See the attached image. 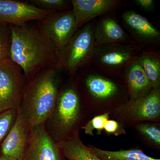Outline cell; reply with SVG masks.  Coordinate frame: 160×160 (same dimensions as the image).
Returning <instances> with one entry per match:
<instances>
[{
    "mask_svg": "<svg viewBox=\"0 0 160 160\" xmlns=\"http://www.w3.org/2000/svg\"><path fill=\"white\" fill-rule=\"evenodd\" d=\"M9 26L10 58L22 68L27 79L43 69L56 66L57 51L39 21Z\"/></svg>",
    "mask_w": 160,
    "mask_h": 160,
    "instance_id": "1",
    "label": "cell"
},
{
    "mask_svg": "<svg viewBox=\"0 0 160 160\" xmlns=\"http://www.w3.org/2000/svg\"><path fill=\"white\" fill-rule=\"evenodd\" d=\"M134 2L146 11H151L154 8L155 2L153 0H135Z\"/></svg>",
    "mask_w": 160,
    "mask_h": 160,
    "instance_id": "26",
    "label": "cell"
},
{
    "mask_svg": "<svg viewBox=\"0 0 160 160\" xmlns=\"http://www.w3.org/2000/svg\"><path fill=\"white\" fill-rule=\"evenodd\" d=\"M57 143L48 133L45 124L29 129L22 160H63Z\"/></svg>",
    "mask_w": 160,
    "mask_h": 160,
    "instance_id": "9",
    "label": "cell"
},
{
    "mask_svg": "<svg viewBox=\"0 0 160 160\" xmlns=\"http://www.w3.org/2000/svg\"><path fill=\"white\" fill-rule=\"evenodd\" d=\"M122 19L139 42L154 44L159 41V31L143 16L133 10H128L123 14Z\"/></svg>",
    "mask_w": 160,
    "mask_h": 160,
    "instance_id": "16",
    "label": "cell"
},
{
    "mask_svg": "<svg viewBox=\"0 0 160 160\" xmlns=\"http://www.w3.org/2000/svg\"><path fill=\"white\" fill-rule=\"evenodd\" d=\"M94 24L89 22L78 29L66 46L58 53L56 67L73 78L79 68L90 62L94 55L96 44Z\"/></svg>",
    "mask_w": 160,
    "mask_h": 160,
    "instance_id": "5",
    "label": "cell"
},
{
    "mask_svg": "<svg viewBox=\"0 0 160 160\" xmlns=\"http://www.w3.org/2000/svg\"><path fill=\"white\" fill-rule=\"evenodd\" d=\"M59 71L47 68L27 79L18 112L29 128L45 124L51 114L62 84Z\"/></svg>",
    "mask_w": 160,
    "mask_h": 160,
    "instance_id": "2",
    "label": "cell"
},
{
    "mask_svg": "<svg viewBox=\"0 0 160 160\" xmlns=\"http://www.w3.org/2000/svg\"><path fill=\"white\" fill-rule=\"evenodd\" d=\"M63 160H69L66 159H63Z\"/></svg>",
    "mask_w": 160,
    "mask_h": 160,
    "instance_id": "28",
    "label": "cell"
},
{
    "mask_svg": "<svg viewBox=\"0 0 160 160\" xmlns=\"http://www.w3.org/2000/svg\"><path fill=\"white\" fill-rule=\"evenodd\" d=\"M137 58L152 89H160L159 55L155 52L145 51L138 54Z\"/></svg>",
    "mask_w": 160,
    "mask_h": 160,
    "instance_id": "18",
    "label": "cell"
},
{
    "mask_svg": "<svg viewBox=\"0 0 160 160\" xmlns=\"http://www.w3.org/2000/svg\"><path fill=\"white\" fill-rule=\"evenodd\" d=\"M87 146L102 160H160L147 155L142 150L137 148L109 151L91 145Z\"/></svg>",
    "mask_w": 160,
    "mask_h": 160,
    "instance_id": "19",
    "label": "cell"
},
{
    "mask_svg": "<svg viewBox=\"0 0 160 160\" xmlns=\"http://www.w3.org/2000/svg\"><path fill=\"white\" fill-rule=\"evenodd\" d=\"M28 2L38 8L55 12L72 9L71 1L67 0H31Z\"/></svg>",
    "mask_w": 160,
    "mask_h": 160,
    "instance_id": "21",
    "label": "cell"
},
{
    "mask_svg": "<svg viewBox=\"0 0 160 160\" xmlns=\"http://www.w3.org/2000/svg\"><path fill=\"white\" fill-rule=\"evenodd\" d=\"M111 117L125 128L144 122L160 123V89H152L141 99L127 101Z\"/></svg>",
    "mask_w": 160,
    "mask_h": 160,
    "instance_id": "8",
    "label": "cell"
},
{
    "mask_svg": "<svg viewBox=\"0 0 160 160\" xmlns=\"http://www.w3.org/2000/svg\"><path fill=\"white\" fill-rule=\"evenodd\" d=\"M27 80L22 69L11 59L0 63V112L18 111Z\"/></svg>",
    "mask_w": 160,
    "mask_h": 160,
    "instance_id": "7",
    "label": "cell"
},
{
    "mask_svg": "<svg viewBox=\"0 0 160 160\" xmlns=\"http://www.w3.org/2000/svg\"><path fill=\"white\" fill-rule=\"evenodd\" d=\"M93 37L97 45L138 42L132 41L116 19L108 14L101 18L94 26Z\"/></svg>",
    "mask_w": 160,
    "mask_h": 160,
    "instance_id": "15",
    "label": "cell"
},
{
    "mask_svg": "<svg viewBox=\"0 0 160 160\" xmlns=\"http://www.w3.org/2000/svg\"><path fill=\"white\" fill-rule=\"evenodd\" d=\"M144 46L145 44L139 42L131 44L96 45L92 60L104 73L122 77L126 65L138 55Z\"/></svg>",
    "mask_w": 160,
    "mask_h": 160,
    "instance_id": "6",
    "label": "cell"
},
{
    "mask_svg": "<svg viewBox=\"0 0 160 160\" xmlns=\"http://www.w3.org/2000/svg\"><path fill=\"white\" fill-rule=\"evenodd\" d=\"M143 143L158 152L160 151V123L144 122L132 126Z\"/></svg>",
    "mask_w": 160,
    "mask_h": 160,
    "instance_id": "20",
    "label": "cell"
},
{
    "mask_svg": "<svg viewBox=\"0 0 160 160\" xmlns=\"http://www.w3.org/2000/svg\"><path fill=\"white\" fill-rule=\"evenodd\" d=\"M39 22L53 42L58 54L78 30L72 9L52 13Z\"/></svg>",
    "mask_w": 160,
    "mask_h": 160,
    "instance_id": "10",
    "label": "cell"
},
{
    "mask_svg": "<svg viewBox=\"0 0 160 160\" xmlns=\"http://www.w3.org/2000/svg\"><path fill=\"white\" fill-rule=\"evenodd\" d=\"M18 112L7 110L0 112V145L14 124Z\"/></svg>",
    "mask_w": 160,
    "mask_h": 160,
    "instance_id": "24",
    "label": "cell"
},
{
    "mask_svg": "<svg viewBox=\"0 0 160 160\" xmlns=\"http://www.w3.org/2000/svg\"><path fill=\"white\" fill-rule=\"evenodd\" d=\"M62 154L69 160H102L83 143L79 134L57 143Z\"/></svg>",
    "mask_w": 160,
    "mask_h": 160,
    "instance_id": "17",
    "label": "cell"
},
{
    "mask_svg": "<svg viewBox=\"0 0 160 160\" xmlns=\"http://www.w3.org/2000/svg\"><path fill=\"white\" fill-rule=\"evenodd\" d=\"M11 32L9 25L0 22V63L10 58Z\"/></svg>",
    "mask_w": 160,
    "mask_h": 160,
    "instance_id": "22",
    "label": "cell"
},
{
    "mask_svg": "<svg viewBox=\"0 0 160 160\" xmlns=\"http://www.w3.org/2000/svg\"><path fill=\"white\" fill-rule=\"evenodd\" d=\"M107 135L118 137L127 133L125 127L117 120L109 119L104 126V130Z\"/></svg>",
    "mask_w": 160,
    "mask_h": 160,
    "instance_id": "25",
    "label": "cell"
},
{
    "mask_svg": "<svg viewBox=\"0 0 160 160\" xmlns=\"http://www.w3.org/2000/svg\"><path fill=\"white\" fill-rule=\"evenodd\" d=\"M81 97L92 117L109 112L110 118L129 100L122 77L89 72L75 80Z\"/></svg>",
    "mask_w": 160,
    "mask_h": 160,
    "instance_id": "4",
    "label": "cell"
},
{
    "mask_svg": "<svg viewBox=\"0 0 160 160\" xmlns=\"http://www.w3.org/2000/svg\"><path fill=\"white\" fill-rule=\"evenodd\" d=\"M72 9L77 29L101 16L109 14L123 6L120 0H72Z\"/></svg>",
    "mask_w": 160,
    "mask_h": 160,
    "instance_id": "12",
    "label": "cell"
},
{
    "mask_svg": "<svg viewBox=\"0 0 160 160\" xmlns=\"http://www.w3.org/2000/svg\"><path fill=\"white\" fill-rule=\"evenodd\" d=\"M0 160H18L15 158L4 155L0 153Z\"/></svg>",
    "mask_w": 160,
    "mask_h": 160,
    "instance_id": "27",
    "label": "cell"
},
{
    "mask_svg": "<svg viewBox=\"0 0 160 160\" xmlns=\"http://www.w3.org/2000/svg\"><path fill=\"white\" fill-rule=\"evenodd\" d=\"M110 118V115L109 112L95 116L86 123L82 129L84 130L87 135L93 136L94 130H96L98 135L101 134L104 130L106 122Z\"/></svg>",
    "mask_w": 160,
    "mask_h": 160,
    "instance_id": "23",
    "label": "cell"
},
{
    "mask_svg": "<svg viewBox=\"0 0 160 160\" xmlns=\"http://www.w3.org/2000/svg\"><path fill=\"white\" fill-rule=\"evenodd\" d=\"M137 56L126 65L122 75L127 87L129 101L143 98L150 94L152 90Z\"/></svg>",
    "mask_w": 160,
    "mask_h": 160,
    "instance_id": "13",
    "label": "cell"
},
{
    "mask_svg": "<svg viewBox=\"0 0 160 160\" xmlns=\"http://www.w3.org/2000/svg\"><path fill=\"white\" fill-rule=\"evenodd\" d=\"M29 129L18 112L14 124L0 145V153L18 160H22Z\"/></svg>",
    "mask_w": 160,
    "mask_h": 160,
    "instance_id": "14",
    "label": "cell"
},
{
    "mask_svg": "<svg viewBox=\"0 0 160 160\" xmlns=\"http://www.w3.org/2000/svg\"><path fill=\"white\" fill-rule=\"evenodd\" d=\"M92 118L72 79L60 86L54 108L45 125L51 138L58 143L79 134Z\"/></svg>",
    "mask_w": 160,
    "mask_h": 160,
    "instance_id": "3",
    "label": "cell"
},
{
    "mask_svg": "<svg viewBox=\"0 0 160 160\" xmlns=\"http://www.w3.org/2000/svg\"><path fill=\"white\" fill-rule=\"evenodd\" d=\"M54 12L38 8L29 2L0 0V22L7 25H18L40 21Z\"/></svg>",
    "mask_w": 160,
    "mask_h": 160,
    "instance_id": "11",
    "label": "cell"
}]
</instances>
